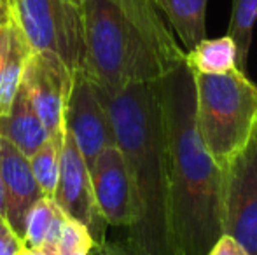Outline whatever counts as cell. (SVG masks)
<instances>
[{"label":"cell","mask_w":257,"mask_h":255,"mask_svg":"<svg viewBox=\"0 0 257 255\" xmlns=\"http://www.w3.org/2000/svg\"><path fill=\"white\" fill-rule=\"evenodd\" d=\"M206 255H247V252H245L243 246L238 241H234L231 236L222 234Z\"/></svg>","instance_id":"obj_22"},{"label":"cell","mask_w":257,"mask_h":255,"mask_svg":"<svg viewBox=\"0 0 257 255\" xmlns=\"http://www.w3.org/2000/svg\"><path fill=\"white\" fill-rule=\"evenodd\" d=\"M0 182L6 206L4 218L14 234L23 239L28 211L44 194L35 182L28 157L4 138H0Z\"/></svg>","instance_id":"obj_11"},{"label":"cell","mask_w":257,"mask_h":255,"mask_svg":"<svg viewBox=\"0 0 257 255\" xmlns=\"http://www.w3.org/2000/svg\"><path fill=\"white\" fill-rule=\"evenodd\" d=\"M84 28V72L112 96L130 84L156 82L184 62L158 48L126 14L105 0L81 6Z\"/></svg>","instance_id":"obj_3"},{"label":"cell","mask_w":257,"mask_h":255,"mask_svg":"<svg viewBox=\"0 0 257 255\" xmlns=\"http://www.w3.org/2000/svg\"><path fill=\"white\" fill-rule=\"evenodd\" d=\"M72 81L74 74L58 56L30 51L25 62L21 88L53 138H63L65 107Z\"/></svg>","instance_id":"obj_8"},{"label":"cell","mask_w":257,"mask_h":255,"mask_svg":"<svg viewBox=\"0 0 257 255\" xmlns=\"http://www.w3.org/2000/svg\"><path fill=\"white\" fill-rule=\"evenodd\" d=\"M222 234L257 255V128L222 168Z\"/></svg>","instance_id":"obj_6"},{"label":"cell","mask_w":257,"mask_h":255,"mask_svg":"<svg viewBox=\"0 0 257 255\" xmlns=\"http://www.w3.org/2000/svg\"><path fill=\"white\" fill-rule=\"evenodd\" d=\"M257 23V0H233L227 35L238 48V68L247 74L254 27Z\"/></svg>","instance_id":"obj_17"},{"label":"cell","mask_w":257,"mask_h":255,"mask_svg":"<svg viewBox=\"0 0 257 255\" xmlns=\"http://www.w3.org/2000/svg\"><path fill=\"white\" fill-rule=\"evenodd\" d=\"M105 102L132 185L128 250L133 255H175L158 81L130 84L115 95H105Z\"/></svg>","instance_id":"obj_2"},{"label":"cell","mask_w":257,"mask_h":255,"mask_svg":"<svg viewBox=\"0 0 257 255\" xmlns=\"http://www.w3.org/2000/svg\"><path fill=\"white\" fill-rule=\"evenodd\" d=\"M63 138H53L49 136L30 157V168L35 177L39 189L44 194V197L54 199L58 185V177H60V152Z\"/></svg>","instance_id":"obj_18"},{"label":"cell","mask_w":257,"mask_h":255,"mask_svg":"<svg viewBox=\"0 0 257 255\" xmlns=\"http://www.w3.org/2000/svg\"><path fill=\"white\" fill-rule=\"evenodd\" d=\"M60 211V206L54 203V199H49V197H42L32 206V210L27 215L23 234V243L27 248L41 250L54 218L58 217Z\"/></svg>","instance_id":"obj_19"},{"label":"cell","mask_w":257,"mask_h":255,"mask_svg":"<svg viewBox=\"0 0 257 255\" xmlns=\"http://www.w3.org/2000/svg\"><path fill=\"white\" fill-rule=\"evenodd\" d=\"M28 55H30V49L25 39L21 37L16 25L11 20L7 25L6 48H4L2 60H0V116L7 114L20 89Z\"/></svg>","instance_id":"obj_16"},{"label":"cell","mask_w":257,"mask_h":255,"mask_svg":"<svg viewBox=\"0 0 257 255\" xmlns=\"http://www.w3.org/2000/svg\"><path fill=\"white\" fill-rule=\"evenodd\" d=\"M11 20L30 51L58 56L72 74L84 68V28L74 0H13Z\"/></svg>","instance_id":"obj_5"},{"label":"cell","mask_w":257,"mask_h":255,"mask_svg":"<svg viewBox=\"0 0 257 255\" xmlns=\"http://www.w3.org/2000/svg\"><path fill=\"white\" fill-rule=\"evenodd\" d=\"M95 241L88 229L77 220L65 217L60 243H58V255H88Z\"/></svg>","instance_id":"obj_20"},{"label":"cell","mask_w":257,"mask_h":255,"mask_svg":"<svg viewBox=\"0 0 257 255\" xmlns=\"http://www.w3.org/2000/svg\"><path fill=\"white\" fill-rule=\"evenodd\" d=\"M0 138L11 142L27 157H30L49 138L48 129L28 102L21 84L11 109L7 114L0 116Z\"/></svg>","instance_id":"obj_12"},{"label":"cell","mask_w":257,"mask_h":255,"mask_svg":"<svg viewBox=\"0 0 257 255\" xmlns=\"http://www.w3.org/2000/svg\"><path fill=\"white\" fill-rule=\"evenodd\" d=\"M54 203L68 218L77 220L88 229L95 245L105 241L107 222L103 220L96 206L89 168L67 128L61 142L60 177H58Z\"/></svg>","instance_id":"obj_9"},{"label":"cell","mask_w":257,"mask_h":255,"mask_svg":"<svg viewBox=\"0 0 257 255\" xmlns=\"http://www.w3.org/2000/svg\"><path fill=\"white\" fill-rule=\"evenodd\" d=\"M11 20V14H9V9H7L6 2L0 0V23H6V21Z\"/></svg>","instance_id":"obj_25"},{"label":"cell","mask_w":257,"mask_h":255,"mask_svg":"<svg viewBox=\"0 0 257 255\" xmlns=\"http://www.w3.org/2000/svg\"><path fill=\"white\" fill-rule=\"evenodd\" d=\"M89 175L96 206L107 225L128 229L133 220L132 185L119 147L103 149L89 166Z\"/></svg>","instance_id":"obj_10"},{"label":"cell","mask_w":257,"mask_h":255,"mask_svg":"<svg viewBox=\"0 0 257 255\" xmlns=\"http://www.w3.org/2000/svg\"><path fill=\"white\" fill-rule=\"evenodd\" d=\"M20 255H46L44 252H42V250H35V248H27V246H25L23 250H21V253Z\"/></svg>","instance_id":"obj_26"},{"label":"cell","mask_w":257,"mask_h":255,"mask_svg":"<svg viewBox=\"0 0 257 255\" xmlns=\"http://www.w3.org/2000/svg\"><path fill=\"white\" fill-rule=\"evenodd\" d=\"M74 2L81 6L86 0H74ZM105 2L112 4L122 14H126L161 51H165L172 58L184 62V49L177 44L172 28L165 23L154 0H105Z\"/></svg>","instance_id":"obj_13"},{"label":"cell","mask_w":257,"mask_h":255,"mask_svg":"<svg viewBox=\"0 0 257 255\" xmlns=\"http://www.w3.org/2000/svg\"><path fill=\"white\" fill-rule=\"evenodd\" d=\"M11 21V20H9ZM9 21L6 23H0V60H2V55H4V48H6V39H7V25Z\"/></svg>","instance_id":"obj_24"},{"label":"cell","mask_w":257,"mask_h":255,"mask_svg":"<svg viewBox=\"0 0 257 255\" xmlns=\"http://www.w3.org/2000/svg\"><path fill=\"white\" fill-rule=\"evenodd\" d=\"M165 14L170 28L177 34L186 51L206 39V4L208 0H154Z\"/></svg>","instance_id":"obj_14"},{"label":"cell","mask_w":257,"mask_h":255,"mask_svg":"<svg viewBox=\"0 0 257 255\" xmlns=\"http://www.w3.org/2000/svg\"><path fill=\"white\" fill-rule=\"evenodd\" d=\"M23 248V239L14 234L6 218L0 215V255H20Z\"/></svg>","instance_id":"obj_21"},{"label":"cell","mask_w":257,"mask_h":255,"mask_svg":"<svg viewBox=\"0 0 257 255\" xmlns=\"http://www.w3.org/2000/svg\"><path fill=\"white\" fill-rule=\"evenodd\" d=\"M168 166L175 255H206L222 236V168L206 150L194 117V79L186 63L158 81Z\"/></svg>","instance_id":"obj_1"},{"label":"cell","mask_w":257,"mask_h":255,"mask_svg":"<svg viewBox=\"0 0 257 255\" xmlns=\"http://www.w3.org/2000/svg\"><path fill=\"white\" fill-rule=\"evenodd\" d=\"M88 255H133L128 248H122L119 245H114V243H108L105 239L103 243H98V245H93V248L89 250Z\"/></svg>","instance_id":"obj_23"},{"label":"cell","mask_w":257,"mask_h":255,"mask_svg":"<svg viewBox=\"0 0 257 255\" xmlns=\"http://www.w3.org/2000/svg\"><path fill=\"white\" fill-rule=\"evenodd\" d=\"M7 6V9H9V14H13V0H4Z\"/></svg>","instance_id":"obj_28"},{"label":"cell","mask_w":257,"mask_h":255,"mask_svg":"<svg viewBox=\"0 0 257 255\" xmlns=\"http://www.w3.org/2000/svg\"><path fill=\"white\" fill-rule=\"evenodd\" d=\"M4 211H6V206H4V196H2V182H0V215L4 217Z\"/></svg>","instance_id":"obj_27"},{"label":"cell","mask_w":257,"mask_h":255,"mask_svg":"<svg viewBox=\"0 0 257 255\" xmlns=\"http://www.w3.org/2000/svg\"><path fill=\"white\" fill-rule=\"evenodd\" d=\"M193 79L198 133L213 161L224 168L257 128V84L240 70L193 74Z\"/></svg>","instance_id":"obj_4"},{"label":"cell","mask_w":257,"mask_h":255,"mask_svg":"<svg viewBox=\"0 0 257 255\" xmlns=\"http://www.w3.org/2000/svg\"><path fill=\"white\" fill-rule=\"evenodd\" d=\"M184 63L193 74L219 75L238 68V48L229 35L203 39L189 51H184Z\"/></svg>","instance_id":"obj_15"},{"label":"cell","mask_w":257,"mask_h":255,"mask_svg":"<svg viewBox=\"0 0 257 255\" xmlns=\"http://www.w3.org/2000/svg\"><path fill=\"white\" fill-rule=\"evenodd\" d=\"M65 128L70 131L88 168L103 149L115 145V133L105 93L82 70L74 72L65 107Z\"/></svg>","instance_id":"obj_7"}]
</instances>
